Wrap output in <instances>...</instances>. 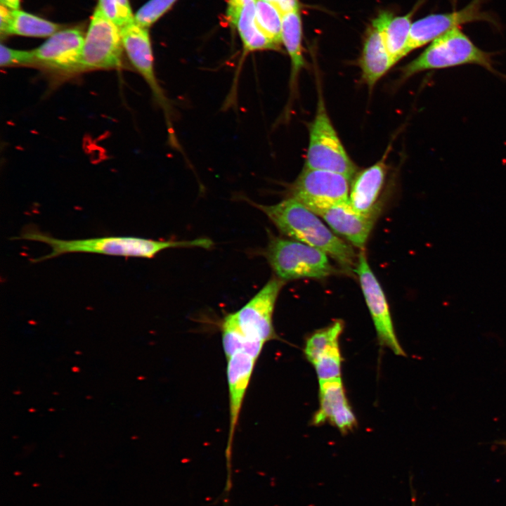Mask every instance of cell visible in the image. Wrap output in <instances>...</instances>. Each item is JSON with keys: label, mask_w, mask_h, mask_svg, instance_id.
I'll list each match as a JSON object with an SVG mask.
<instances>
[{"label": "cell", "mask_w": 506, "mask_h": 506, "mask_svg": "<svg viewBox=\"0 0 506 506\" xmlns=\"http://www.w3.org/2000/svg\"><path fill=\"white\" fill-rule=\"evenodd\" d=\"M282 15L271 3L255 1V21L260 31L271 41L280 46L282 44Z\"/></svg>", "instance_id": "obj_23"}, {"label": "cell", "mask_w": 506, "mask_h": 506, "mask_svg": "<svg viewBox=\"0 0 506 506\" xmlns=\"http://www.w3.org/2000/svg\"><path fill=\"white\" fill-rule=\"evenodd\" d=\"M493 54L476 46L460 27L435 39L415 59L402 69V78L429 70L443 69L466 64L480 65L496 73Z\"/></svg>", "instance_id": "obj_3"}, {"label": "cell", "mask_w": 506, "mask_h": 506, "mask_svg": "<svg viewBox=\"0 0 506 506\" xmlns=\"http://www.w3.org/2000/svg\"><path fill=\"white\" fill-rule=\"evenodd\" d=\"M311 211L321 217L335 233L362 249L376 219L357 213L349 201L316 207Z\"/></svg>", "instance_id": "obj_13"}, {"label": "cell", "mask_w": 506, "mask_h": 506, "mask_svg": "<svg viewBox=\"0 0 506 506\" xmlns=\"http://www.w3.org/2000/svg\"><path fill=\"white\" fill-rule=\"evenodd\" d=\"M1 5L11 10L20 9V0H0Z\"/></svg>", "instance_id": "obj_30"}, {"label": "cell", "mask_w": 506, "mask_h": 506, "mask_svg": "<svg viewBox=\"0 0 506 506\" xmlns=\"http://www.w3.org/2000/svg\"><path fill=\"white\" fill-rule=\"evenodd\" d=\"M123 49L119 28L96 7L84 37L82 71L119 67Z\"/></svg>", "instance_id": "obj_6"}, {"label": "cell", "mask_w": 506, "mask_h": 506, "mask_svg": "<svg viewBox=\"0 0 506 506\" xmlns=\"http://www.w3.org/2000/svg\"><path fill=\"white\" fill-rule=\"evenodd\" d=\"M84 37L79 27L58 31L33 50L35 64L66 74L82 71V56Z\"/></svg>", "instance_id": "obj_11"}, {"label": "cell", "mask_w": 506, "mask_h": 506, "mask_svg": "<svg viewBox=\"0 0 506 506\" xmlns=\"http://www.w3.org/2000/svg\"><path fill=\"white\" fill-rule=\"evenodd\" d=\"M253 0H228L226 19L231 26H236L244 7Z\"/></svg>", "instance_id": "obj_28"}, {"label": "cell", "mask_w": 506, "mask_h": 506, "mask_svg": "<svg viewBox=\"0 0 506 506\" xmlns=\"http://www.w3.org/2000/svg\"><path fill=\"white\" fill-rule=\"evenodd\" d=\"M222 344L226 360L237 352H245L258 359L264 343L249 340L239 327L235 313L225 316L221 325Z\"/></svg>", "instance_id": "obj_21"}, {"label": "cell", "mask_w": 506, "mask_h": 506, "mask_svg": "<svg viewBox=\"0 0 506 506\" xmlns=\"http://www.w3.org/2000/svg\"><path fill=\"white\" fill-rule=\"evenodd\" d=\"M394 65L380 32L372 26L365 39L360 59L363 79L371 89Z\"/></svg>", "instance_id": "obj_17"}, {"label": "cell", "mask_w": 506, "mask_h": 506, "mask_svg": "<svg viewBox=\"0 0 506 506\" xmlns=\"http://www.w3.org/2000/svg\"><path fill=\"white\" fill-rule=\"evenodd\" d=\"M387 165L384 159L359 171L352 179L349 203L358 214L377 218L379 209L377 200L384 186Z\"/></svg>", "instance_id": "obj_14"}, {"label": "cell", "mask_w": 506, "mask_h": 506, "mask_svg": "<svg viewBox=\"0 0 506 506\" xmlns=\"http://www.w3.org/2000/svg\"><path fill=\"white\" fill-rule=\"evenodd\" d=\"M273 4L281 13L284 15L293 11L299 10L298 0H265Z\"/></svg>", "instance_id": "obj_29"}, {"label": "cell", "mask_w": 506, "mask_h": 506, "mask_svg": "<svg viewBox=\"0 0 506 506\" xmlns=\"http://www.w3.org/2000/svg\"><path fill=\"white\" fill-rule=\"evenodd\" d=\"M415 10L403 16L382 12L372 22L380 32L394 64L406 56V49Z\"/></svg>", "instance_id": "obj_18"}, {"label": "cell", "mask_w": 506, "mask_h": 506, "mask_svg": "<svg viewBox=\"0 0 506 506\" xmlns=\"http://www.w3.org/2000/svg\"><path fill=\"white\" fill-rule=\"evenodd\" d=\"M342 361L339 345L335 346L321 353L312 364L315 368L318 382L340 378Z\"/></svg>", "instance_id": "obj_24"}, {"label": "cell", "mask_w": 506, "mask_h": 506, "mask_svg": "<svg viewBox=\"0 0 506 506\" xmlns=\"http://www.w3.org/2000/svg\"><path fill=\"white\" fill-rule=\"evenodd\" d=\"M304 168L339 173L352 181L358 170L347 154L327 114L321 91L314 118L309 128Z\"/></svg>", "instance_id": "obj_5"}, {"label": "cell", "mask_w": 506, "mask_h": 506, "mask_svg": "<svg viewBox=\"0 0 506 506\" xmlns=\"http://www.w3.org/2000/svg\"><path fill=\"white\" fill-rule=\"evenodd\" d=\"M229 394V441L233 439L240 413L257 359L249 354L237 352L227 360Z\"/></svg>", "instance_id": "obj_15"}, {"label": "cell", "mask_w": 506, "mask_h": 506, "mask_svg": "<svg viewBox=\"0 0 506 506\" xmlns=\"http://www.w3.org/2000/svg\"><path fill=\"white\" fill-rule=\"evenodd\" d=\"M282 17V44L285 46L291 62L290 103L297 92L299 76L305 65L301 48V21L299 9L285 13Z\"/></svg>", "instance_id": "obj_19"}, {"label": "cell", "mask_w": 506, "mask_h": 506, "mask_svg": "<svg viewBox=\"0 0 506 506\" xmlns=\"http://www.w3.org/2000/svg\"><path fill=\"white\" fill-rule=\"evenodd\" d=\"M63 25L23 11L11 10L0 6V31L1 35L25 37H50L61 30Z\"/></svg>", "instance_id": "obj_16"}, {"label": "cell", "mask_w": 506, "mask_h": 506, "mask_svg": "<svg viewBox=\"0 0 506 506\" xmlns=\"http://www.w3.org/2000/svg\"><path fill=\"white\" fill-rule=\"evenodd\" d=\"M252 205L264 212L283 234L324 252L343 270L354 271L358 256L351 245L335 235L318 215L300 202L288 197L275 205Z\"/></svg>", "instance_id": "obj_2"}, {"label": "cell", "mask_w": 506, "mask_h": 506, "mask_svg": "<svg viewBox=\"0 0 506 506\" xmlns=\"http://www.w3.org/2000/svg\"><path fill=\"white\" fill-rule=\"evenodd\" d=\"M498 444L506 447V440H502V441H499V442H498Z\"/></svg>", "instance_id": "obj_31"}, {"label": "cell", "mask_w": 506, "mask_h": 506, "mask_svg": "<svg viewBox=\"0 0 506 506\" xmlns=\"http://www.w3.org/2000/svg\"><path fill=\"white\" fill-rule=\"evenodd\" d=\"M349 181L339 173L304 167L291 187L290 197L300 202L310 210L349 202Z\"/></svg>", "instance_id": "obj_8"}, {"label": "cell", "mask_w": 506, "mask_h": 506, "mask_svg": "<svg viewBox=\"0 0 506 506\" xmlns=\"http://www.w3.org/2000/svg\"><path fill=\"white\" fill-rule=\"evenodd\" d=\"M96 7L119 29L135 20L129 0H98Z\"/></svg>", "instance_id": "obj_25"}, {"label": "cell", "mask_w": 506, "mask_h": 506, "mask_svg": "<svg viewBox=\"0 0 506 506\" xmlns=\"http://www.w3.org/2000/svg\"><path fill=\"white\" fill-rule=\"evenodd\" d=\"M15 239L37 241L48 245L51 251L46 255L33 259L32 262L53 259L70 253H91L124 257L153 258L162 250L179 247L209 249L213 242L208 238L192 240H156L135 236H105L77 240L53 238L33 226H27Z\"/></svg>", "instance_id": "obj_1"}, {"label": "cell", "mask_w": 506, "mask_h": 506, "mask_svg": "<svg viewBox=\"0 0 506 506\" xmlns=\"http://www.w3.org/2000/svg\"><path fill=\"white\" fill-rule=\"evenodd\" d=\"M319 408L311 418V425L328 422L343 434L356 427L357 420L348 402L341 377L319 382Z\"/></svg>", "instance_id": "obj_12"}, {"label": "cell", "mask_w": 506, "mask_h": 506, "mask_svg": "<svg viewBox=\"0 0 506 506\" xmlns=\"http://www.w3.org/2000/svg\"><path fill=\"white\" fill-rule=\"evenodd\" d=\"M264 255L276 277L284 281L321 279L338 272L324 252L293 239L271 237Z\"/></svg>", "instance_id": "obj_4"}, {"label": "cell", "mask_w": 506, "mask_h": 506, "mask_svg": "<svg viewBox=\"0 0 506 506\" xmlns=\"http://www.w3.org/2000/svg\"><path fill=\"white\" fill-rule=\"evenodd\" d=\"M354 271L358 277L379 344L382 346L387 347L396 355L406 356V353L397 339L384 291L370 268L363 250L358 255Z\"/></svg>", "instance_id": "obj_7"}, {"label": "cell", "mask_w": 506, "mask_h": 506, "mask_svg": "<svg viewBox=\"0 0 506 506\" xmlns=\"http://www.w3.org/2000/svg\"><path fill=\"white\" fill-rule=\"evenodd\" d=\"M255 1L249 2L244 7L236 25L244 54L257 51L278 50L280 48L258 28L255 21Z\"/></svg>", "instance_id": "obj_20"}, {"label": "cell", "mask_w": 506, "mask_h": 506, "mask_svg": "<svg viewBox=\"0 0 506 506\" xmlns=\"http://www.w3.org/2000/svg\"><path fill=\"white\" fill-rule=\"evenodd\" d=\"M344 330V323L337 320L323 328L313 332L306 340L304 347L305 358L311 364L323 352L339 344Z\"/></svg>", "instance_id": "obj_22"}, {"label": "cell", "mask_w": 506, "mask_h": 506, "mask_svg": "<svg viewBox=\"0 0 506 506\" xmlns=\"http://www.w3.org/2000/svg\"><path fill=\"white\" fill-rule=\"evenodd\" d=\"M177 0H149L141 7L134 18L141 26L148 28L160 18Z\"/></svg>", "instance_id": "obj_26"}, {"label": "cell", "mask_w": 506, "mask_h": 506, "mask_svg": "<svg viewBox=\"0 0 506 506\" xmlns=\"http://www.w3.org/2000/svg\"><path fill=\"white\" fill-rule=\"evenodd\" d=\"M35 64L34 51H22L0 46V66L1 67Z\"/></svg>", "instance_id": "obj_27"}, {"label": "cell", "mask_w": 506, "mask_h": 506, "mask_svg": "<svg viewBox=\"0 0 506 506\" xmlns=\"http://www.w3.org/2000/svg\"><path fill=\"white\" fill-rule=\"evenodd\" d=\"M285 283V281L279 278L273 277L244 306L234 313L239 327L249 340L265 344L277 337L273 315Z\"/></svg>", "instance_id": "obj_9"}, {"label": "cell", "mask_w": 506, "mask_h": 506, "mask_svg": "<svg viewBox=\"0 0 506 506\" xmlns=\"http://www.w3.org/2000/svg\"><path fill=\"white\" fill-rule=\"evenodd\" d=\"M484 1L472 0L460 10L431 14L412 23L406 49V55L462 24L485 21L498 27L494 16L482 11Z\"/></svg>", "instance_id": "obj_10"}]
</instances>
